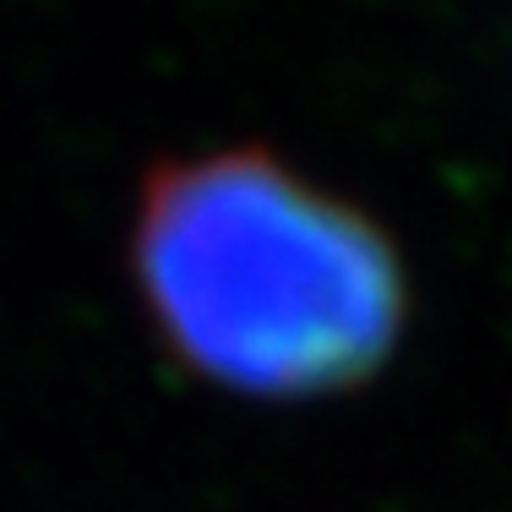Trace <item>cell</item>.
Segmentation results:
<instances>
[{
	"instance_id": "6da1fadb",
	"label": "cell",
	"mask_w": 512,
	"mask_h": 512,
	"mask_svg": "<svg viewBox=\"0 0 512 512\" xmlns=\"http://www.w3.org/2000/svg\"><path fill=\"white\" fill-rule=\"evenodd\" d=\"M131 273L158 344L240 398L355 393L409 327L398 240L262 148L158 169L131 229Z\"/></svg>"
}]
</instances>
